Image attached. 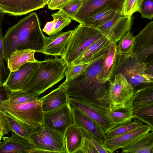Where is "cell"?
I'll return each mask as SVG.
<instances>
[{"instance_id":"obj_39","label":"cell","mask_w":153,"mask_h":153,"mask_svg":"<svg viewBox=\"0 0 153 153\" xmlns=\"http://www.w3.org/2000/svg\"><path fill=\"white\" fill-rule=\"evenodd\" d=\"M139 12L143 18L152 20L153 18V0H141Z\"/></svg>"},{"instance_id":"obj_49","label":"cell","mask_w":153,"mask_h":153,"mask_svg":"<svg viewBox=\"0 0 153 153\" xmlns=\"http://www.w3.org/2000/svg\"><path fill=\"white\" fill-rule=\"evenodd\" d=\"M74 0H69L68 1H74Z\"/></svg>"},{"instance_id":"obj_17","label":"cell","mask_w":153,"mask_h":153,"mask_svg":"<svg viewBox=\"0 0 153 153\" xmlns=\"http://www.w3.org/2000/svg\"><path fill=\"white\" fill-rule=\"evenodd\" d=\"M70 106L73 116L74 124L91 134L102 144L107 138L100 126L96 121L78 108L71 105Z\"/></svg>"},{"instance_id":"obj_2","label":"cell","mask_w":153,"mask_h":153,"mask_svg":"<svg viewBox=\"0 0 153 153\" xmlns=\"http://www.w3.org/2000/svg\"><path fill=\"white\" fill-rule=\"evenodd\" d=\"M45 36L37 14L31 13L9 28L3 37L4 59L7 62L16 50L30 49L42 53Z\"/></svg>"},{"instance_id":"obj_37","label":"cell","mask_w":153,"mask_h":153,"mask_svg":"<svg viewBox=\"0 0 153 153\" xmlns=\"http://www.w3.org/2000/svg\"><path fill=\"white\" fill-rule=\"evenodd\" d=\"M5 13L0 10V58L2 66V74L3 82L6 80L8 75V72L4 63V56L3 45V37L2 32V24Z\"/></svg>"},{"instance_id":"obj_33","label":"cell","mask_w":153,"mask_h":153,"mask_svg":"<svg viewBox=\"0 0 153 153\" xmlns=\"http://www.w3.org/2000/svg\"><path fill=\"white\" fill-rule=\"evenodd\" d=\"M106 53L107 52L101 56L89 62L67 67L65 72L66 79L64 82H68L84 72L90 65L102 58Z\"/></svg>"},{"instance_id":"obj_27","label":"cell","mask_w":153,"mask_h":153,"mask_svg":"<svg viewBox=\"0 0 153 153\" xmlns=\"http://www.w3.org/2000/svg\"><path fill=\"white\" fill-rule=\"evenodd\" d=\"M149 104H153V83L145 85L134 91L128 105L132 110Z\"/></svg>"},{"instance_id":"obj_47","label":"cell","mask_w":153,"mask_h":153,"mask_svg":"<svg viewBox=\"0 0 153 153\" xmlns=\"http://www.w3.org/2000/svg\"><path fill=\"white\" fill-rule=\"evenodd\" d=\"M51 0H44V2L46 4H49Z\"/></svg>"},{"instance_id":"obj_46","label":"cell","mask_w":153,"mask_h":153,"mask_svg":"<svg viewBox=\"0 0 153 153\" xmlns=\"http://www.w3.org/2000/svg\"><path fill=\"white\" fill-rule=\"evenodd\" d=\"M2 74V66L1 59L0 58V85H2L3 83Z\"/></svg>"},{"instance_id":"obj_43","label":"cell","mask_w":153,"mask_h":153,"mask_svg":"<svg viewBox=\"0 0 153 153\" xmlns=\"http://www.w3.org/2000/svg\"><path fill=\"white\" fill-rule=\"evenodd\" d=\"M69 0H51L48 5L49 9L51 10H59Z\"/></svg>"},{"instance_id":"obj_38","label":"cell","mask_w":153,"mask_h":153,"mask_svg":"<svg viewBox=\"0 0 153 153\" xmlns=\"http://www.w3.org/2000/svg\"><path fill=\"white\" fill-rule=\"evenodd\" d=\"M141 0H124L122 10L123 14L131 16L134 12L140 11Z\"/></svg>"},{"instance_id":"obj_31","label":"cell","mask_w":153,"mask_h":153,"mask_svg":"<svg viewBox=\"0 0 153 153\" xmlns=\"http://www.w3.org/2000/svg\"><path fill=\"white\" fill-rule=\"evenodd\" d=\"M39 95L23 90L11 91L8 99L5 101L10 104H20L39 100Z\"/></svg>"},{"instance_id":"obj_34","label":"cell","mask_w":153,"mask_h":153,"mask_svg":"<svg viewBox=\"0 0 153 153\" xmlns=\"http://www.w3.org/2000/svg\"><path fill=\"white\" fill-rule=\"evenodd\" d=\"M51 16L54 22V30L52 35L59 33L62 30L71 22V18L61 10Z\"/></svg>"},{"instance_id":"obj_7","label":"cell","mask_w":153,"mask_h":153,"mask_svg":"<svg viewBox=\"0 0 153 153\" xmlns=\"http://www.w3.org/2000/svg\"><path fill=\"white\" fill-rule=\"evenodd\" d=\"M30 142L37 149L46 153H67L64 134L42 126L32 133Z\"/></svg>"},{"instance_id":"obj_9","label":"cell","mask_w":153,"mask_h":153,"mask_svg":"<svg viewBox=\"0 0 153 153\" xmlns=\"http://www.w3.org/2000/svg\"><path fill=\"white\" fill-rule=\"evenodd\" d=\"M132 22V16H124L120 11H118L112 18L97 29L110 41L117 43L130 31Z\"/></svg>"},{"instance_id":"obj_35","label":"cell","mask_w":153,"mask_h":153,"mask_svg":"<svg viewBox=\"0 0 153 153\" xmlns=\"http://www.w3.org/2000/svg\"><path fill=\"white\" fill-rule=\"evenodd\" d=\"M143 125L140 121H134L116 126L105 134L107 138L115 137L135 129Z\"/></svg>"},{"instance_id":"obj_30","label":"cell","mask_w":153,"mask_h":153,"mask_svg":"<svg viewBox=\"0 0 153 153\" xmlns=\"http://www.w3.org/2000/svg\"><path fill=\"white\" fill-rule=\"evenodd\" d=\"M132 110L134 121L143 122L153 128V104L138 106Z\"/></svg>"},{"instance_id":"obj_45","label":"cell","mask_w":153,"mask_h":153,"mask_svg":"<svg viewBox=\"0 0 153 153\" xmlns=\"http://www.w3.org/2000/svg\"><path fill=\"white\" fill-rule=\"evenodd\" d=\"M54 22L53 20L46 24L42 31L49 36L52 35L54 30Z\"/></svg>"},{"instance_id":"obj_10","label":"cell","mask_w":153,"mask_h":153,"mask_svg":"<svg viewBox=\"0 0 153 153\" xmlns=\"http://www.w3.org/2000/svg\"><path fill=\"white\" fill-rule=\"evenodd\" d=\"M43 127L64 134L66 129L74 124V119L68 102L51 111L44 112Z\"/></svg>"},{"instance_id":"obj_36","label":"cell","mask_w":153,"mask_h":153,"mask_svg":"<svg viewBox=\"0 0 153 153\" xmlns=\"http://www.w3.org/2000/svg\"><path fill=\"white\" fill-rule=\"evenodd\" d=\"M82 4V0H75L69 1L59 10L64 12L71 19L74 20Z\"/></svg>"},{"instance_id":"obj_16","label":"cell","mask_w":153,"mask_h":153,"mask_svg":"<svg viewBox=\"0 0 153 153\" xmlns=\"http://www.w3.org/2000/svg\"><path fill=\"white\" fill-rule=\"evenodd\" d=\"M153 130V128L149 125L143 124L125 133L115 137L107 138L103 143L102 146L108 153H113L136 138Z\"/></svg>"},{"instance_id":"obj_20","label":"cell","mask_w":153,"mask_h":153,"mask_svg":"<svg viewBox=\"0 0 153 153\" xmlns=\"http://www.w3.org/2000/svg\"><path fill=\"white\" fill-rule=\"evenodd\" d=\"M110 42L102 35L86 49L71 65L88 63L100 57L106 53Z\"/></svg>"},{"instance_id":"obj_18","label":"cell","mask_w":153,"mask_h":153,"mask_svg":"<svg viewBox=\"0 0 153 153\" xmlns=\"http://www.w3.org/2000/svg\"><path fill=\"white\" fill-rule=\"evenodd\" d=\"M73 31L69 30L49 37L45 36L42 53L62 57Z\"/></svg>"},{"instance_id":"obj_19","label":"cell","mask_w":153,"mask_h":153,"mask_svg":"<svg viewBox=\"0 0 153 153\" xmlns=\"http://www.w3.org/2000/svg\"><path fill=\"white\" fill-rule=\"evenodd\" d=\"M10 137H2L0 153H30L37 148L30 142L11 131Z\"/></svg>"},{"instance_id":"obj_32","label":"cell","mask_w":153,"mask_h":153,"mask_svg":"<svg viewBox=\"0 0 153 153\" xmlns=\"http://www.w3.org/2000/svg\"><path fill=\"white\" fill-rule=\"evenodd\" d=\"M134 39V36L130 31L123 36L119 41L117 45L118 55L123 56L131 53Z\"/></svg>"},{"instance_id":"obj_28","label":"cell","mask_w":153,"mask_h":153,"mask_svg":"<svg viewBox=\"0 0 153 153\" xmlns=\"http://www.w3.org/2000/svg\"><path fill=\"white\" fill-rule=\"evenodd\" d=\"M2 111L11 128V131L13 132L30 142V135L37 129L12 116L6 112Z\"/></svg>"},{"instance_id":"obj_22","label":"cell","mask_w":153,"mask_h":153,"mask_svg":"<svg viewBox=\"0 0 153 153\" xmlns=\"http://www.w3.org/2000/svg\"><path fill=\"white\" fill-rule=\"evenodd\" d=\"M68 96L65 87L59 85L48 94L39 98L43 112H48L66 104Z\"/></svg>"},{"instance_id":"obj_12","label":"cell","mask_w":153,"mask_h":153,"mask_svg":"<svg viewBox=\"0 0 153 153\" xmlns=\"http://www.w3.org/2000/svg\"><path fill=\"white\" fill-rule=\"evenodd\" d=\"M124 0H82V6L73 20L82 23L91 16L107 9L119 10L122 13Z\"/></svg>"},{"instance_id":"obj_44","label":"cell","mask_w":153,"mask_h":153,"mask_svg":"<svg viewBox=\"0 0 153 153\" xmlns=\"http://www.w3.org/2000/svg\"><path fill=\"white\" fill-rule=\"evenodd\" d=\"M11 91L3 85H0V109L1 108V104L7 100Z\"/></svg>"},{"instance_id":"obj_48","label":"cell","mask_w":153,"mask_h":153,"mask_svg":"<svg viewBox=\"0 0 153 153\" xmlns=\"http://www.w3.org/2000/svg\"><path fill=\"white\" fill-rule=\"evenodd\" d=\"M3 136V135L1 133H0V143L1 142V140L2 139Z\"/></svg>"},{"instance_id":"obj_25","label":"cell","mask_w":153,"mask_h":153,"mask_svg":"<svg viewBox=\"0 0 153 153\" xmlns=\"http://www.w3.org/2000/svg\"><path fill=\"white\" fill-rule=\"evenodd\" d=\"M105 115L110 121L113 128L131 122L133 118V110L128 105L109 109L106 111Z\"/></svg>"},{"instance_id":"obj_5","label":"cell","mask_w":153,"mask_h":153,"mask_svg":"<svg viewBox=\"0 0 153 153\" xmlns=\"http://www.w3.org/2000/svg\"><path fill=\"white\" fill-rule=\"evenodd\" d=\"M102 35L97 29L80 23L73 30L61 57L67 67Z\"/></svg>"},{"instance_id":"obj_24","label":"cell","mask_w":153,"mask_h":153,"mask_svg":"<svg viewBox=\"0 0 153 153\" xmlns=\"http://www.w3.org/2000/svg\"><path fill=\"white\" fill-rule=\"evenodd\" d=\"M35 52V51L30 49L15 50L8 59L7 62V68L10 71H13L25 63L37 62L38 60L34 57Z\"/></svg>"},{"instance_id":"obj_41","label":"cell","mask_w":153,"mask_h":153,"mask_svg":"<svg viewBox=\"0 0 153 153\" xmlns=\"http://www.w3.org/2000/svg\"><path fill=\"white\" fill-rule=\"evenodd\" d=\"M80 128L83 135L90 140L97 150L98 153H108L104 149L102 146V144L94 136L84 129L81 128Z\"/></svg>"},{"instance_id":"obj_26","label":"cell","mask_w":153,"mask_h":153,"mask_svg":"<svg viewBox=\"0 0 153 153\" xmlns=\"http://www.w3.org/2000/svg\"><path fill=\"white\" fill-rule=\"evenodd\" d=\"M64 135L66 152L75 153L82 145L83 135L80 128L72 124L66 129Z\"/></svg>"},{"instance_id":"obj_21","label":"cell","mask_w":153,"mask_h":153,"mask_svg":"<svg viewBox=\"0 0 153 153\" xmlns=\"http://www.w3.org/2000/svg\"><path fill=\"white\" fill-rule=\"evenodd\" d=\"M117 43L110 41L105 59L97 76L99 82L106 83L111 81L116 66L118 57Z\"/></svg>"},{"instance_id":"obj_4","label":"cell","mask_w":153,"mask_h":153,"mask_svg":"<svg viewBox=\"0 0 153 153\" xmlns=\"http://www.w3.org/2000/svg\"><path fill=\"white\" fill-rule=\"evenodd\" d=\"M146 63L139 62L136 55L132 52L125 55H118L113 76L119 73L122 74L132 85L134 91L138 87L139 88L153 83V75L146 73Z\"/></svg>"},{"instance_id":"obj_13","label":"cell","mask_w":153,"mask_h":153,"mask_svg":"<svg viewBox=\"0 0 153 153\" xmlns=\"http://www.w3.org/2000/svg\"><path fill=\"white\" fill-rule=\"evenodd\" d=\"M134 38L132 52L139 62H143L153 53V22L148 23Z\"/></svg>"},{"instance_id":"obj_11","label":"cell","mask_w":153,"mask_h":153,"mask_svg":"<svg viewBox=\"0 0 153 153\" xmlns=\"http://www.w3.org/2000/svg\"><path fill=\"white\" fill-rule=\"evenodd\" d=\"M68 102L75 107L96 121L106 133L113 128L110 121L105 115V110L83 99L68 97Z\"/></svg>"},{"instance_id":"obj_29","label":"cell","mask_w":153,"mask_h":153,"mask_svg":"<svg viewBox=\"0 0 153 153\" xmlns=\"http://www.w3.org/2000/svg\"><path fill=\"white\" fill-rule=\"evenodd\" d=\"M118 11L120 10L113 9L102 10L87 18L82 24L86 26L97 28L112 18Z\"/></svg>"},{"instance_id":"obj_23","label":"cell","mask_w":153,"mask_h":153,"mask_svg":"<svg viewBox=\"0 0 153 153\" xmlns=\"http://www.w3.org/2000/svg\"><path fill=\"white\" fill-rule=\"evenodd\" d=\"M121 149L123 153H153V131L136 138Z\"/></svg>"},{"instance_id":"obj_14","label":"cell","mask_w":153,"mask_h":153,"mask_svg":"<svg viewBox=\"0 0 153 153\" xmlns=\"http://www.w3.org/2000/svg\"><path fill=\"white\" fill-rule=\"evenodd\" d=\"M38 61L25 63L10 71L3 85L10 91L22 90L37 69Z\"/></svg>"},{"instance_id":"obj_6","label":"cell","mask_w":153,"mask_h":153,"mask_svg":"<svg viewBox=\"0 0 153 153\" xmlns=\"http://www.w3.org/2000/svg\"><path fill=\"white\" fill-rule=\"evenodd\" d=\"M1 107L2 110L37 130L43 126L44 112L39 100L20 104L5 101Z\"/></svg>"},{"instance_id":"obj_42","label":"cell","mask_w":153,"mask_h":153,"mask_svg":"<svg viewBox=\"0 0 153 153\" xmlns=\"http://www.w3.org/2000/svg\"><path fill=\"white\" fill-rule=\"evenodd\" d=\"M11 131V128L3 113V111L0 109V133L4 135L8 134L9 131Z\"/></svg>"},{"instance_id":"obj_40","label":"cell","mask_w":153,"mask_h":153,"mask_svg":"<svg viewBox=\"0 0 153 153\" xmlns=\"http://www.w3.org/2000/svg\"><path fill=\"white\" fill-rule=\"evenodd\" d=\"M75 153H98V152L90 140L83 135L82 146Z\"/></svg>"},{"instance_id":"obj_3","label":"cell","mask_w":153,"mask_h":153,"mask_svg":"<svg viewBox=\"0 0 153 153\" xmlns=\"http://www.w3.org/2000/svg\"><path fill=\"white\" fill-rule=\"evenodd\" d=\"M66 68L64 60L58 56L38 61L37 69L22 90L39 95L64 78Z\"/></svg>"},{"instance_id":"obj_1","label":"cell","mask_w":153,"mask_h":153,"mask_svg":"<svg viewBox=\"0 0 153 153\" xmlns=\"http://www.w3.org/2000/svg\"><path fill=\"white\" fill-rule=\"evenodd\" d=\"M106 55L90 65L84 72L60 85L65 87L68 97L81 99L110 109L108 96L109 83H101L97 78Z\"/></svg>"},{"instance_id":"obj_15","label":"cell","mask_w":153,"mask_h":153,"mask_svg":"<svg viewBox=\"0 0 153 153\" xmlns=\"http://www.w3.org/2000/svg\"><path fill=\"white\" fill-rule=\"evenodd\" d=\"M46 5L44 0H0V10L14 16L25 15Z\"/></svg>"},{"instance_id":"obj_50","label":"cell","mask_w":153,"mask_h":153,"mask_svg":"<svg viewBox=\"0 0 153 153\" xmlns=\"http://www.w3.org/2000/svg\"></svg>"},{"instance_id":"obj_8","label":"cell","mask_w":153,"mask_h":153,"mask_svg":"<svg viewBox=\"0 0 153 153\" xmlns=\"http://www.w3.org/2000/svg\"><path fill=\"white\" fill-rule=\"evenodd\" d=\"M109 82L108 96L110 109L128 105L134 94L132 85L121 74L114 75Z\"/></svg>"}]
</instances>
